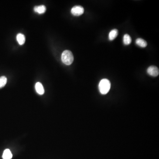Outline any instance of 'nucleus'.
Returning <instances> with one entry per match:
<instances>
[{
  "label": "nucleus",
  "mask_w": 159,
  "mask_h": 159,
  "mask_svg": "<svg viewBox=\"0 0 159 159\" xmlns=\"http://www.w3.org/2000/svg\"><path fill=\"white\" fill-rule=\"evenodd\" d=\"M111 82L108 79H102L99 85V92L103 95L107 94L111 89Z\"/></svg>",
  "instance_id": "obj_1"
},
{
  "label": "nucleus",
  "mask_w": 159,
  "mask_h": 159,
  "mask_svg": "<svg viewBox=\"0 0 159 159\" xmlns=\"http://www.w3.org/2000/svg\"><path fill=\"white\" fill-rule=\"evenodd\" d=\"M62 60L63 63L66 65L72 64L74 60V57L71 51L68 50L64 51L62 54Z\"/></svg>",
  "instance_id": "obj_2"
},
{
  "label": "nucleus",
  "mask_w": 159,
  "mask_h": 159,
  "mask_svg": "<svg viewBox=\"0 0 159 159\" xmlns=\"http://www.w3.org/2000/svg\"><path fill=\"white\" fill-rule=\"evenodd\" d=\"M71 12L73 15L79 16L84 13V9L80 5H76L72 9Z\"/></svg>",
  "instance_id": "obj_3"
},
{
  "label": "nucleus",
  "mask_w": 159,
  "mask_h": 159,
  "mask_svg": "<svg viewBox=\"0 0 159 159\" xmlns=\"http://www.w3.org/2000/svg\"><path fill=\"white\" fill-rule=\"evenodd\" d=\"M147 73L151 76L156 77L159 75V70L156 66H150L148 68Z\"/></svg>",
  "instance_id": "obj_4"
},
{
  "label": "nucleus",
  "mask_w": 159,
  "mask_h": 159,
  "mask_svg": "<svg viewBox=\"0 0 159 159\" xmlns=\"http://www.w3.org/2000/svg\"><path fill=\"white\" fill-rule=\"evenodd\" d=\"M35 88H36V91L39 94L42 95L44 93V89L42 86V84L40 82L36 83Z\"/></svg>",
  "instance_id": "obj_5"
},
{
  "label": "nucleus",
  "mask_w": 159,
  "mask_h": 159,
  "mask_svg": "<svg viewBox=\"0 0 159 159\" xmlns=\"http://www.w3.org/2000/svg\"><path fill=\"white\" fill-rule=\"evenodd\" d=\"M34 10L36 13L39 14H43L46 11V7L44 5L36 6L34 7Z\"/></svg>",
  "instance_id": "obj_6"
},
{
  "label": "nucleus",
  "mask_w": 159,
  "mask_h": 159,
  "mask_svg": "<svg viewBox=\"0 0 159 159\" xmlns=\"http://www.w3.org/2000/svg\"><path fill=\"white\" fill-rule=\"evenodd\" d=\"M136 44L137 45L142 48H145L147 46V42L146 41L141 38H138L136 40Z\"/></svg>",
  "instance_id": "obj_7"
},
{
  "label": "nucleus",
  "mask_w": 159,
  "mask_h": 159,
  "mask_svg": "<svg viewBox=\"0 0 159 159\" xmlns=\"http://www.w3.org/2000/svg\"><path fill=\"white\" fill-rule=\"evenodd\" d=\"M118 35V31L117 29H113L110 32L109 34V39L112 41L115 40Z\"/></svg>",
  "instance_id": "obj_8"
},
{
  "label": "nucleus",
  "mask_w": 159,
  "mask_h": 159,
  "mask_svg": "<svg viewBox=\"0 0 159 159\" xmlns=\"http://www.w3.org/2000/svg\"><path fill=\"white\" fill-rule=\"evenodd\" d=\"M13 157L12 152L9 149L5 150L3 152L2 158L3 159H11Z\"/></svg>",
  "instance_id": "obj_9"
},
{
  "label": "nucleus",
  "mask_w": 159,
  "mask_h": 159,
  "mask_svg": "<svg viewBox=\"0 0 159 159\" xmlns=\"http://www.w3.org/2000/svg\"><path fill=\"white\" fill-rule=\"evenodd\" d=\"M17 40L19 44L20 45H23L25 42V37L23 34L19 33L17 36Z\"/></svg>",
  "instance_id": "obj_10"
},
{
  "label": "nucleus",
  "mask_w": 159,
  "mask_h": 159,
  "mask_svg": "<svg viewBox=\"0 0 159 159\" xmlns=\"http://www.w3.org/2000/svg\"><path fill=\"white\" fill-rule=\"evenodd\" d=\"M132 41L131 37L128 34H125L123 36V43L125 45L130 44Z\"/></svg>",
  "instance_id": "obj_11"
},
{
  "label": "nucleus",
  "mask_w": 159,
  "mask_h": 159,
  "mask_svg": "<svg viewBox=\"0 0 159 159\" xmlns=\"http://www.w3.org/2000/svg\"><path fill=\"white\" fill-rule=\"evenodd\" d=\"M7 81V79L5 76H2L0 77V89L5 85Z\"/></svg>",
  "instance_id": "obj_12"
}]
</instances>
